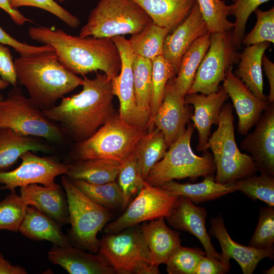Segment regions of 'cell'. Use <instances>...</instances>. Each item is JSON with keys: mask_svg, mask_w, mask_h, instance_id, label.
I'll return each mask as SVG.
<instances>
[{"mask_svg": "<svg viewBox=\"0 0 274 274\" xmlns=\"http://www.w3.org/2000/svg\"><path fill=\"white\" fill-rule=\"evenodd\" d=\"M237 191H240L253 200L265 202L274 207V176L262 174L251 175L234 182Z\"/></svg>", "mask_w": 274, "mask_h": 274, "instance_id": "cell-38", "label": "cell"}, {"mask_svg": "<svg viewBox=\"0 0 274 274\" xmlns=\"http://www.w3.org/2000/svg\"><path fill=\"white\" fill-rule=\"evenodd\" d=\"M28 34L33 40L53 47L61 64L77 75L99 70L112 80L120 72V54L111 39L74 36L42 26L29 27Z\"/></svg>", "mask_w": 274, "mask_h": 274, "instance_id": "cell-2", "label": "cell"}, {"mask_svg": "<svg viewBox=\"0 0 274 274\" xmlns=\"http://www.w3.org/2000/svg\"><path fill=\"white\" fill-rule=\"evenodd\" d=\"M61 183L65 192L71 227L67 236L73 246L97 253L100 240L97 235L112 219L111 210L84 195L65 175Z\"/></svg>", "mask_w": 274, "mask_h": 274, "instance_id": "cell-7", "label": "cell"}, {"mask_svg": "<svg viewBox=\"0 0 274 274\" xmlns=\"http://www.w3.org/2000/svg\"><path fill=\"white\" fill-rule=\"evenodd\" d=\"M179 196L145 181L137 195L126 211L104 227L106 234L115 233L145 221L165 218L176 204Z\"/></svg>", "mask_w": 274, "mask_h": 274, "instance_id": "cell-12", "label": "cell"}, {"mask_svg": "<svg viewBox=\"0 0 274 274\" xmlns=\"http://www.w3.org/2000/svg\"><path fill=\"white\" fill-rule=\"evenodd\" d=\"M27 151L48 153L51 148L40 138L24 135L8 128H0V171H6Z\"/></svg>", "mask_w": 274, "mask_h": 274, "instance_id": "cell-27", "label": "cell"}, {"mask_svg": "<svg viewBox=\"0 0 274 274\" xmlns=\"http://www.w3.org/2000/svg\"><path fill=\"white\" fill-rule=\"evenodd\" d=\"M236 0H232L233 2H235Z\"/></svg>", "mask_w": 274, "mask_h": 274, "instance_id": "cell-56", "label": "cell"}, {"mask_svg": "<svg viewBox=\"0 0 274 274\" xmlns=\"http://www.w3.org/2000/svg\"><path fill=\"white\" fill-rule=\"evenodd\" d=\"M27 206L15 192H11L1 201L0 230L18 231Z\"/></svg>", "mask_w": 274, "mask_h": 274, "instance_id": "cell-40", "label": "cell"}, {"mask_svg": "<svg viewBox=\"0 0 274 274\" xmlns=\"http://www.w3.org/2000/svg\"><path fill=\"white\" fill-rule=\"evenodd\" d=\"M0 128H8L21 134L38 137L52 143L64 141L65 135L58 124L18 87L0 100Z\"/></svg>", "mask_w": 274, "mask_h": 274, "instance_id": "cell-10", "label": "cell"}, {"mask_svg": "<svg viewBox=\"0 0 274 274\" xmlns=\"http://www.w3.org/2000/svg\"><path fill=\"white\" fill-rule=\"evenodd\" d=\"M263 112L255 130L242 140L241 148L251 154L261 173L274 176V102Z\"/></svg>", "mask_w": 274, "mask_h": 274, "instance_id": "cell-16", "label": "cell"}, {"mask_svg": "<svg viewBox=\"0 0 274 274\" xmlns=\"http://www.w3.org/2000/svg\"><path fill=\"white\" fill-rule=\"evenodd\" d=\"M236 50L232 43V30L211 33L209 49L187 94L217 92L220 82L239 61L240 54Z\"/></svg>", "mask_w": 274, "mask_h": 274, "instance_id": "cell-11", "label": "cell"}, {"mask_svg": "<svg viewBox=\"0 0 274 274\" xmlns=\"http://www.w3.org/2000/svg\"><path fill=\"white\" fill-rule=\"evenodd\" d=\"M49 261L59 265L70 274H115L114 270L98 254L72 245H54L48 253Z\"/></svg>", "mask_w": 274, "mask_h": 274, "instance_id": "cell-23", "label": "cell"}, {"mask_svg": "<svg viewBox=\"0 0 274 274\" xmlns=\"http://www.w3.org/2000/svg\"><path fill=\"white\" fill-rule=\"evenodd\" d=\"M0 8L6 12L17 25H23L26 22H31L30 19L24 16L17 9L12 8L8 0H0Z\"/></svg>", "mask_w": 274, "mask_h": 274, "instance_id": "cell-50", "label": "cell"}, {"mask_svg": "<svg viewBox=\"0 0 274 274\" xmlns=\"http://www.w3.org/2000/svg\"><path fill=\"white\" fill-rule=\"evenodd\" d=\"M153 22L133 0H100L90 12L79 36L111 39L141 31Z\"/></svg>", "mask_w": 274, "mask_h": 274, "instance_id": "cell-5", "label": "cell"}, {"mask_svg": "<svg viewBox=\"0 0 274 274\" xmlns=\"http://www.w3.org/2000/svg\"><path fill=\"white\" fill-rule=\"evenodd\" d=\"M0 43L12 47L21 56H26L54 50L53 48L48 44L37 46L20 42L8 33L1 26Z\"/></svg>", "mask_w": 274, "mask_h": 274, "instance_id": "cell-46", "label": "cell"}, {"mask_svg": "<svg viewBox=\"0 0 274 274\" xmlns=\"http://www.w3.org/2000/svg\"><path fill=\"white\" fill-rule=\"evenodd\" d=\"M97 254L117 274H158L139 224L100 240Z\"/></svg>", "mask_w": 274, "mask_h": 274, "instance_id": "cell-6", "label": "cell"}, {"mask_svg": "<svg viewBox=\"0 0 274 274\" xmlns=\"http://www.w3.org/2000/svg\"><path fill=\"white\" fill-rule=\"evenodd\" d=\"M262 273L265 274H273L274 273V267L272 266L270 268L262 271Z\"/></svg>", "mask_w": 274, "mask_h": 274, "instance_id": "cell-53", "label": "cell"}, {"mask_svg": "<svg viewBox=\"0 0 274 274\" xmlns=\"http://www.w3.org/2000/svg\"><path fill=\"white\" fill-rule=\"evenodd\" d=\"M262 66L267 78L270 91L267 96L269 104L274 102V63L264 54L262 58Z\"/></svg>", "mask_w": 274, "mask_h": 274, "instance_id": "cell-49", "label": "cell"}, {"mask_svg": "<svg viewBox=\"0 0 274 274\" xmlns=\"http://www.w3.org/2000/svg\"><path fill=\"white\" fill-rule=\"evenodd\" d=\"M10 7L17 9L21 7H33L45 10L57 17L69 27H78L80 21L75 15L60 6L54 0H8Z\"/></svg>", "mask_w": 274, "mask_h": 274, "instance_id": "cell-45", "label": "cell"}, {"mask_svg": "<svg viewBox=\"0 0 274 274\" xmlns=\"http://www.w3.org/2000/svg\"><path fill=\"white\" fill-rule=\"evenodd\" d=\"M83 77L79 93L63 97L58 105L43 111L65 136L77 143L89 138L115 115L112 80L105 73L93 79Z\"/></svg>", "mask_w": 274, "mask_h": 274, "instance_id": "cell-1", "label": "cell"}, {"mask_svg": "<svg viewBox=\"0 0 274 274\" xmlns=\"http://www.w3.org/2000/svg\"><path fill=\"white\" fill-rule=\"evenodd\" d=\"M176 75L173 66L162 55L152 60V94L151 113L148 125L149 131L154 128L153 120L162 102L166 85L168 81Z\"/></svg>", "mask_w": 274, "mask_h": 274, "instance_id": "cell-36", "label": "cell"}, {"mask_svg": "<svg viewBox=\"0 0 274 274\" xmlns=\"http://www.w3.org/2000/svg\"><path fill=\"white\" fill-rule=\"evenodd\" d=\"M117 47L121 60L118 76L112 80L113 92L120 104L119 116L124 122L147 130L148 121L139 110L135 101L133 61L134 53L128 40L124 36L111 38Z\"/></svg>", "mask_w": 274, "mask_h": 274, "instance_id": "cell-14", "label": "cell"}, {"mask_svg": "<svg viewBox=\"0 0 274 274\" xmlns=\"http://www.w3.org/2000/svg\"><path fill=\"white\" fill-rule=\"evenodd\" d=\"M270 44L264 42L245 48L234 73L255 96L264 101H268V98L263 92L262 58Z\"/></svg>", "mask_w": 274, "mask_h": 274, "instance_id": "cell-26", "label": "cell"}, {"mask_svg": "<svg viewBox=\"0 0 274 274\" xmlns=\"http://www.w3.org/2000/svg\"><path fill=\"white\" fill-rule=\"evenodd\" d=\"M207 33V26L195 1L187 18L167 36L164 43L162 56L176 74L185 53L197 39Z\"/></svg>", "mask_w": 274, "mask_h": 274, "instance_id": "cell-19", "label": "cell"}, {"mask_svg": "<svg viewBox=\"0 0 274 274\" xmlns=\"http://www.w3.org/2000/svg\"><path fill=\"white\" fill-rule=\"evenodd\" d=\"M206 253L198 248L180 245L172 254L166 263L169 274H194L200 259Z\"/></svg>", "mask_w": 274, "mask_h": 274, "instance_id": "cell-41", "label": "cell"}, {"mask_svg": "<svg viewBox=\"0 0 274 274\" xmlns=\"http://www.w3.org/2000/svg\"><path fill=\"white\" fill-rule=\"evenodd\" d=\"M274 208H260L257 227L249 246L258 249L274 248Z\"/></svg>", "mask_w": 274, "mask_h": 274, "instance_id": "cell-44", "label": "cell"}, {"mask_svg": "<svg viewBox=\"0 0 274 274\" xmlns=\"http://www.w3.org/2000/svg\"><path fill=\"white\" fill-rule=\"evenodd\" d=\"M9 85V83L0 78V90L6 88Z\"/></svg>", "mask_w": 274, "mask_h": 274, "instance_id": "cell-52", "label": "cell"}, {"mask_svg": "<svg viewBox=\"0 0 274 274\" xmlns=\"http://www.w3.org/2000/svg\"><path fill=\"white\" fill-rule=\"evenodd\" d=\"M233 107L224 104L218 128L210 136L208 147L213 152L216 167L215 181L222 184L234 182L254 175L258 171L251 156L242 153L234 135Z\"/></svg>", "mask_w": 274, "mask_h": 274, "instance_id": "cell-4", "label": "cell"}, {"mask_svg": "<svg viewBox=\"0 0 274 274\" xmlns=\"http://www.w3.org/2000/svg\"><path fill=\"white\" fill-rule=\"evenodd\" d=\"M147 132V130L129 125L115 114L89 138L77 143L72 160L107 158L122 163L134 152Z\"/></svg>", "mask_w": 274, "mask_h": 274, "instance_id": "cell-9", "label": "cell"}, {"mask_svg": "<svg viewBox=\"0 0 274 274\" xmlns=\"http://www.w3.org/2000/svg\"><path fill=\"white\" fill-rule=\"evenodd\" d=\"M160 187L177 196H183L192 202L200 203L214 200L237 191L234 183L222 184L215 181L214 175L204 178L201 182L181 184L174 180L167 181Z\"/></svg>", "mask_w": 274, "mask_h": 274, "instance_id": "cell-30", "label": "cell"}, {"mask_svg": "<svg viewBox=\"0 0 274 274\" xmlns=\"http://www.w3.org/2000/svg\"><path fill=\"white\" fill-rule=\"evenodd\" d=\"M117 178L123 194V208H124L131 198L138 194L145 181L140 173L134 152L122 163Z\"/></svg>", "mask_w": 274, "mask_h": 274, "instance_id": "cell-39", "label": "cell"}, {"mask_svg": "<svg viewBox=\"0 0 274 274\" xmlns=\"http://www.w3.org/2000/svg\"><path fill=\"white\" fill-rule=\"evenodd\" d=\"M3 98H4V97H3V95H2L1 94H0V100L2 99H3Z\"/></svg>", "mask_w": 274, "mask_h": 274, "instance_id": "cell-55", "label": "cell"}, {"mask_svg": "<svg viewBox=\"0 0 274 274\" xmlns=\"http://www.w3.org/2000/svg\"><path fill=\"white\" fill-rule=\"evenodd\" d=\"M55 2H59V3H62V2H64L67 0H54Z\"/></svg>", "mask_w": 274, "mask_h": 274, "instance_id": "cell-54", "label": "cell"}, {"mask_svg": "<svg viewBox=\"0 0 274 274\" xmlns=\"http://www.w3.org/2000/svg\"><path fill=\"white\" fill-rule=\"evenodd\" d=\"M229 98L226 91L220 87L216 92L205 94L198 93L187 94L184 101L194 107V113L190 117L195 128L198 131V151L208 150V140L213 124L218 125L221 109Z\"/></svg>", "mask_w": 274, "mask_h": 274, "instance_id": "cell-18", "label": "cell"}, {"mask_svg": "<svg viewBox=\"0 0 274 274\" xmlns=\"http://www.w3.org/2000/svg\"><path fill=\"white\" fill-rule=\"evenodd\" d=\"M172 79L166 85L162 102L153 120L154 126L163 132L168 148L185 132L192 115V108L185 104Z\"/></svg>", "mask_w": 274, "mask_h": 274, "instance_id": "cell-15", "label": "cell"}, {"mask_svg": "<svg viewBox=\"0 0 274 274\" xmlns=\"http://www.w3.org/2000/svg\"><path fill=\"white\" fill-rule=\"evenodd\" d=\"M26 270L19 265H12L0 253V274H26Z\"/></svg>", "mask_w": 274, "mask_h": 274, "instance_id": "cell-51", "label": "cell"}, {"mask_svg": "<svg viewBox=\"0 0 274 274\" xmlns=\"http://www.w3.org/2000/svg\"><path fill=\"white\" fill-rule=\"evenodd\" d=\"M61 226L35 207L28 206L19 231L32 240H45L61 247L72 245Z\"/></svg>", "mask_w": 274, "mask_h": 274, "instance_id": "cell-25", "label": "cell"}, {"mask_svg": "<svg viewBox=\"0 0 274 274\" xmlns=\"http://www.w3.org/2000/svg\"><path fill=\"white\" fill-rule=\"evenodd\" d=\"M210 33L197 39L183 55L177 76L172 80L180 94L184 98L191 87L197 69L210 44Z\"/></svg>", "mask_w": 274, "mask_h": 274, "instance_id": "cell-31", "label": "cell"}, {"mask_svg": "<svg viewBox=\"0 0 274 274\" xmlns=\"http://www.w3.org/2000/svg\"><path fill=\"white\" fill-rule=\"evenodd\" d=\"M207 216V212L204 208L196 206L188 198L179 196L165 219L175 229L187 231L196 236L201 243L206 256L220 260L221 254L214 247L206 229Z\"/></svg>", "mask_w": 274, "mask_h": 274, "instance_id": "cell-20", "label": "cell"}, {"mask_svg": "<svg viewBox=\"0 0 274 274\" xmlns=\"http://www.w3.org/2000/svg\"><path fill=\"white\" fill-rule=\"evenodd\" d=\"M153 23L173 30L188 16L196 0H133Z\"/></svg>", "mask_w": 274, "mask_h": 274, "instance_id": "cell-29", "label": "cell"}, {"mask_svg": "<svg viewBox=\"0 0 274 274\" xmlns=\"http://www.w3.org/2000/svg\"><path fill=\"white\" fill-rule=\"evenodd\" d=\"M230 268L231 266L219 259L204 256L200 259L194 274H225L229 273Z\"/></svg>", "mask_w": 274, "mask_h": 274, "instance_id": "cell-48", "label": "cell"}, {"mask_svg": "<svg viewBox=\"0 0 274 274\" xmlns=\"http://www.w3.org/2000/svg\"><path fill=\"white\" fill-rule=\"evenodd\" d=\"M122 163L107 158L73 161L66 164L65 176L71 180H83L94 184L116 181Z\"/></svg>", "mask_w": 274, "mask_h": 274, "instance_id": "cell-28", "label": "cell"}, {"mask_svg": "<svg viewBox=\"0 0 274 274\" xmlns=\"http://www.w3.org/2000/svg\"><path fill=\"white\" fill-rule=\"evenodd\" d=\"M167 149L164 134L157 127L147 132L139 140L134 154L144 180L153 166L164 157Z\"/></svg>", "mask_w": 274, "mask_h": 274, "instance_id": "cell-32", "label": "cell"}, {"mask_svg": "<svg viewBox=\"0 0 274 274\" xmlns=\"http://www.w3.org/2000/svg\"><path fill=\"white\" fill-rule=\"evenodd\" d=\"M222 87L231 98L238 116L237 131L246 135L269 104L255 96L234 75L232 68L227 73Z\"/></svg>", "mask_w": 274, "mask_h": 274, "instance_id": "cell-21", "label": "cell"}, {"mask_svg": "<svg viewBox=\"0 0 274 274\" xmlns=\"http://www.w3.org/2000/svg\"><path fill=\"white\" fill-rule=\"evenodd\" d=\"M254 12L257 17L253 29L244 37L242 44L246 46L264 42L274 43V8L267 11L256 9Z\"/></svg>", "mask_w": 274, "mask_h": 274, "instance_id": "cell-43", "label": "cell"}, {"mask_svg": "<svg viewBox=\"0 0 274 274\" xmlns=\"http://www.w3.org/2000/svg\"><path fill=\"white\" fill-rule=\"evenodd\" d=\"M20 158V165L10 171H0V190L8 189L15 192L17 187L37 184L54 187L56 177L65 175L67 165L54 158L41 157L27 151Z\"/></svg>", "mask_w": 274, "mask_h": 274, "instance_id": "cell-13", "label": "cell"}, {"mask_svg": "<svg viewBox=\"0 0 274 274\" xmlns=\"http://www.w3.org/2000/svg\"><path fill=\"white\" fill-rule=\"evenodd\" d=\"M17 81L27 89L29 98L42 111L82 85L83 79L60 62L54 50L15 59Z\"/></svg>", "mask_w": 274, "mask_h": 274, "instance_id": "cell-3", "label": "cell"}, {"mask_svg": "<svg viewBox=\"0 0 274 274\" xmlns=\"http://www.w3.org/2000/svg\"><path fill=\"white\" fill-rule=\"evenodd\" d=\"M209 234L219 241L222 250L220 260L230 266L229 260L234 259L240 265L244 274H252L257 265L263 259H274V248L258 249L242 245L234 242L230 236L222 216L211 220Z\"/></svg>", "mask_w": 274, "mask_h": 274, "instance_id": "cell-17", "label": "cell"}, {"mask_svg": "<svg viewBox=\"0 0 274 274\" xmlns=\"http://www.w3.org/2000/svg\"><path fill=\"white\" fill-rule=\"evenodd\" d=\"M149 250L152 264H166L180 246V233L168 227L164 218L145 221L140 225Z\"/></svg>", "mask_w": 274, "mask_h": 274, "instance_id": "cell-24", "label": "cell"}, {"mask_svg": "<svg viewBox=\"0 0 274 274\" xmlns=\"http://www.w3.org/2000/svg\"><path fill=\"white\" fill-rule=\"evenodd\" d=\"M20 194L27 206L35 207L61 225L70 223L66 195L60 185L30 184L20 187Z\"/></svg>", "mask_w": 274, "mask_h": 274, "instance_id": "cell-22", "label": "cell"}, {"mask_svg": "<svg viewBox=\"0 0 274 274\" xmlns=\"http://www.w3.org/2000/svg\"><path fill=\"white\" fill-rule=\"evenodd\" d=\"M72 181L84 195L96 204L111 210L123 208V194L116 181L101 184H91L80 180Z\"/></svg>", "mask_w": 274, "mask_h": 274, "instance_id": "cell-35", "label": "cell"}, {"mask_svg": "<svg viewBox=\"0 0 274 274\" xmlns=\"http://www.w3.org/2000/svg\"><path fill=\"white\" fill-rule=\"evenodd\" d=\"M195 127L189 122L185 132L167 150L164 157L148 173L145 181L160 186L174 179H196L214 175L216 167L213 155L206 151L201 156L195 154L190 142Z\"/></svg>", "mask_w": 274, "mask_h": 274, "instance_id": "cell-8", "label": "cell"}, {"mask_svg": "<svg viewBox=\"0 0 274 274\" xmlns=\"http://www.w3.org/2000/svg\"><path fill=\"white\" fill-rule=\"evenodd\" d=\"M269 0H236L231 5L230 15L235 17L232 35V43L237 49L240 48L245 37V31L247 20L261 4Z\"/></svg>", "mask_w": 274, "mask_h": 274, "instance_id": "cell-42", "label": "cell"}, {"mask_svg": "<svg viewBox=\"0 0 274 274\" xmlns=\"http://www.w3.org/2000/svg\"><path fill=\"white\" fill-rule=\"evenodd\" d=\"M132 67L136 104L149 122L152 94V60L134 54Z\"/></svg>", "mask_w": 274, "mask_h": 274, "instance_id": "cell-34", "label": "cell"}, {"mask_svg": "<svg viewBox=\"0 0 274 274\" xmlns=\"http://www.w3.org/2000/svg\"><path fill=\"white\" fill-rule=\"evenodd\" d=\"M209 33L223 32L231 30L234 23L228 20L230 15V5L222 0H196Z\"/></svg>", "mask_w": 274, "mask_h": 274, "instance_id": "cell-37", "label": "cell"}, {"mask_svg": "<svg viewBox=\"0 0 274 274\" xmlns=\"http://www.w3.org/2000/svg\"><path fill=\"white\" fill-rule=\"evenodd\" d=\"M0 77L12 86H17L16 72L11 52L8 46L1 43Z\"/></svg>", "mask_w": 274, "mask_h": 274, "instance_id": "cell-47", "label": "cell"}, {"mask_svg": "<svg viewBox=\"0 0 274 274\" xmlns=\"http://www.w3.org/2000/svg\"><path fill=\"white\" fill-rule=\"evenodd\" d=\"M171 31L152 22L140 32L131 35L128 41L134 54L152 60L162 55L165 40Z\"/></svg>", "mask_w": 274, "mask_h": 274, "instance_id": "cell-33", "label": "cell"}]
</instances>
